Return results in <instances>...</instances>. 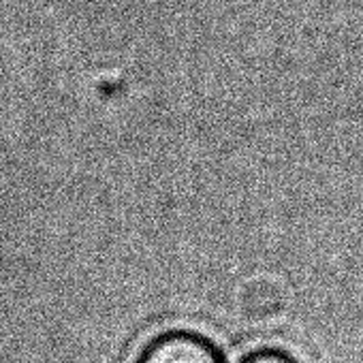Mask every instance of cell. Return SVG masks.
Returning a JSON list of instances; mask_svg holds the SVG:
<instances>
[{
	"mask_svg": "<svg viewBox=\"0 0 363 363\" xmlns=\"http://www.w3.org/2000/svg\"><path fill=\"white\" fill-rule=\"evenodd\" d=\"M141 363H223L218 352L197 335L169 333L158 337L143 354Z\"/></svg>",
	"mask_w": 363,
	"mask_h": 363,
	"instance_id": "6da1fadb",
	"label": "cell"
},
{
	"mask_svg": "<svg viewBox=\"0 0 363 363\" xmlns=\"http://www.w3.org/2000/svg\"><path fill=\"white\" fill-rule=\"evenodd\" d=\"M244 363H293L289 357L280 354V352H259V354H252L250 359H246Z\"/></svg>",
	"mask_w": 363,
	"mask_h": 363,
	"instance_id": "7a4b0ae2",
	"label": "cell"
}]
</instances>
